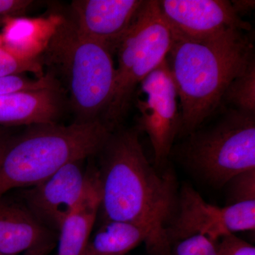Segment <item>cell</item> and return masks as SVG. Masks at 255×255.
<instances>
[{
  "mask_svg": "<svg viewBox=\"0 0 255 255\" xmlns=\"http://www.w3.org/2000/svg\"><path fill=\"white\" fill-rule=\"evenodd\" d=\"M136 128L115 129L107 139L97 168L104 221L135 223L148 233L151 255H171L168 227L179 191L172 170L159 174L151 165Z\"/></svg>",
  "mask_w": 255,
  "mask_h": 255,
  "instance_id": "6da1fadb",
  "label": "cell"
},
{
  "mask_svg": "<svg viewBox=\"0 0 255 255\" xmlns=\"http://www.w3.org/2000/svg\"><path fill=\"white\" fill-rule=\"evenodd\" d=\"M174 38L166 62L180 105L179 136L184 137L219 110L230 84L255 61V52L241 31L205 41Z\"/></svg>",
  "mask_w": 255,
  "mask_h": 255,
  "instance_id": "7a4b0ae2",
  "label": "cell"
},
{
  "mask_svg": "<svg viewBox=\"0 0 255 255\" xmlns=\"http://www.w3.org/2000/svg\"><path fill=\"white\" fill-rule=\"evenodd\" d=\"M112 132L98 119L36 124L10 135L0 148V198L36 186L72 161L98 155Z\"/></svg>",
  "mask_w": 255,
  "mask_h": 255,
  "instance_id": "3957f363",
  "label": "cell"
},
{
  "mask_svg": "<svg viewBox=\"0 0 255 255\" xmlns=\"http://www.w3.org/2000/svg\"><path fill=\"white\" fill-rule=\"evenodd\" d=\"M38 58L65 87L77 122L102 120L115 86L116 66L108 48L82 36L71 18H60Z\"/></svg>",
  "mask_w": 255,
  "mask_h": 255,
  "instance_id": "277c9868",
  "label": "cell"
},
{
  "mask_svg": "<svg viewBox=\"0 0 255 255\" xmlns=\"http://www.w3.org/2000/svg\"><path fill=\"white\" fill-rule=\"evenodd\" d=\"M183 138L172 152L210 185L223 187L238 174L255 169V114L226 109L213 123Z\"/></svg>",
  "mask_w": 255,
  "mask_h": 255,
  "instance_id": "5b68a950",
  "label": "cell"
},
{
  "mask_svg": "<svg viewBox=\"0 0 255 255\" xmlns=\"http://www.w3.org/2000/svg\"><path fill=\"white\" fill-rule=\"evenodd\" d=\"M174 40L157 0H145L116 51L115 86L102 119L111 130L125 117L140 84L165 60Z\"/></svg>",
  "mask_w": 255,
  "mask_h": 255,
  "instance_id": "8992f818",
  "label": "cell"
},
{
  "mask_svg": "<svg viewBox=\"0 0 255 255\" xmlns=\"http://www.w3.org/2000/svg\"><path fill=\"white\" fill-rule=\"evenodd\" d=\"M136 128L145 132L153 149L156 167H162L179 137L181 113L177 88L166 59L149 74L135 92Z\"/></svg>",
  "mask_w": 255,
  "mask_h": 255,
  "instance_id": "52a82bcc",
  "label": "cell"
},
{
  "mask_svg": "<svg viewBox=\"0 0 255 255\" xmlns=\"http://www.w3.org/2000/svg\"><path fill=\"white\" fill-rule=\"evenodd\" d=\"M255 229V201L219 207L206 202L194 188L185 184L179 191L167 232L172 246L191 236H204L214 243L226 235Z\"/></svg>",
  "mask_w": 255,
  "mask_h": 255,
  "instance_id": "ba28073f",
  "label": "cell"
},
{
  "mask_svg": "<svg viewBox=\"0 0 255 255\" xmlns=\"http://www.w3.org/2000/svg\"><path fill=\"white\" fill-rule=\"evenodd\" d=\"M87 159L65 164L46 180L21 193V202L35 219L55 232L76 209L97 177V168L85 166Z\"/></svg>",
  "mask_w": 255,
  "mask_h": 255,
  "instance_id": "9c48e42d",
  "label": "cell"
},
{
  "mask_svg": "<svg viewBox=\"0 0 255 255\" xmlns=\"http://www.w3.org/2000/svg\"><path fill=\"white\" fill-rule=\"evenodd\" d=\"M174 36L205 41L237 31H250L227 0H157Z\"/></svg>",
  "mask_w": 255,
  "mask_h": 255,
  "instance_id": "30bf717a",
  "label": "cell"
},
{
  "mask_svg": "<svg viewBox=\"0 0 255 255\" xmlns=\"http://www.w3.org/2000/svg\"><path fill=\"white\" fill-rule=\"evenodd\" d=\"M144 0H74L71 18L77 29L89 39L117 51Z\"/></svg>",
  "mask_w": 255,
  "mask_h": 255,
  "instance_id": "8fae6325",
  "label": "cell"
},
{
  "mask_svg": "<svg viewBox=\"0 0 255 255\" xmlns=\"http://www.w3.org/2000/svg\"><path fill=\"white\" fill-rule=\"evenodd\" d=\"M58 233L38 222L22 202L0 198V254L46 255Z\"/></svg>",
  "mask_w": 255,
  "mask_h": 255,
  "instance_id": "7c38bea8",
  "label": "cell"
},
{
  "mask_svg": "<svg viewBox=\"0 0 255 255\" xmlns=\"http://www.w3.org/2000/svg\"><path fill=\"white\" fill-rule=\"evenodd\" d=\"M61 88L0 95V127L56 123L63 108Z\"/></svg>",
  "mask_w": 255,
  "mask_h": 255,
  "instance_id": "4fadbf2b",
  "label": "cell"
},
{
  "mask_svg": "<svg viewBox=\"0 0 255 255\" xmlns=\"http://www.w3.org/2000/svg\"><path fill=\"white\" fill-rule=\"evenodd\" d=\"M60 18H6L1 41L6 50L24 59H36L43 53Z\"/></svg>",
  "mask_w": 255,
  "mask_h": 255,
  "instance_id": "5bb4252c",
  "label": "cell"
},
{
  "mask_svg": "<svg viewBox=\"0 0 255 255\" xmlns=\"http://www.w3.org/2000/svg\"><path fill=\"white\" fill-rule=\"evenodd\" d=\"M100 206V194L97 174L91 187L62 225L58 232L56 255H86L87 245Z\"/></svg>",
  "mask_w": 255,
  "mask_h": 255,
  "instance_id": "9a60e30c",
  "label": "cell"
},
{
  "mask_svg": "<svg viewBox=\"0 0 255 255\" xmlns=\"http://www.w3.org/2000/svg\"><path fill=\"white\" fill-rule=\"evenodd\" d=\"M148 241L147 231L135 223L104 221L90 237L86 255H126Z\"/></svg>",
  "mask_w": 255,
  "mask_h": 255,
  "instance_id": "2e32d148",
  "label": "cell"
},
{
  "mask_svg": "<svg viewBox=\"0 0 255 255\" xmlns=\"http://www.w3.org/2000/svg\"><path fill=\"white\" fill-rule=\"evenodd\" d=\"M255 114V60L230 84L223 96L222 105Z\"/></svg>",
  "mask_w": 255,
  "mask_h": 255,
  "instance_id": "e0dca14e",
  "label": "cell"
},
{
  "mask_svg": "<svg viewBox=\"0 0 255 255\" xmlns=\"http://www.w3.org/2000/svg\"><path fill=\"white\" fill-rule=\"evenodd\" d=\"M43 68L38 58L24 59L16 56L3 46H0V78L32 73L36 78L44 76Z\"/></svg>",
  "mask_w": 255,
  "mask_h": 255,
  "instance_id": "ac0fdd59",
  "label": "cell"
},
{
  "mask_svg": "<svg viewBox=\"0 0 255 255\" xmlns=\"http://www.w3.org/2000/svg\"><path fill=\"white\" fill-rule=\"evenodd\" d=\"M227 184L229 204L255 201V169L238 174Z\"/></svg>",
  "mask_w": 255,
  "mask_h": 255,
  "instance_id": "d6986e66",
  "label": "cell"
},
{
  "mask_svg": "<svg viewBox=\"0 0 255 255\" xmlns=\"http://www.w3.org/2000/svg\"><path fill=\"white\" fill-rule=\"evenodd\" d=\"M49 80L46 77L31 79L23 75L0 78V95L16 92L36 91L50 87Z\"/></svg>",
  "mask_w": 255,
  "mask_h": 255,
  "instance_id": "ffe728a7",
  "label": "cell"
},
{
  "mask_svg": "<svg viewBox=\"0 0 255 255\" xmlns=\"http://www.w3.org/2000/svg\"><path fill=\"white\" fill-rule=\"evenodd\" d=\"M175 255H217L214 243L201 236H194L175 243Z\"/></svg>",
  "mask_w": 255,
  "mask_h": 255,
  "instance_id": "44dd1931",
  "label": "cell"
},
{
  "mask_svg": "<svg viewBox=\"0 0 255 255\" xmlns=\"http://www.w3.org/2000/svg\"><path fill=\"white\" fill-rule=\"evenodd\" d=\"M217 255H255V248L235 234H228L214 243Z\"/></svg>",
  "mask_w": 255,
  "mask_h": 255,
  "instance_id": "7402d4cb",
  "label": "cell"
},
{
  "mask_svg": "<svg viewBox=\"0 0 255 255\" xmlns=\"http://www.w3.org/2000/svg\"><path fill=\"white\" fill-rule=\"evenodd\" d=\"M33 2L30 0H0V26L6 18L22 16Z\"/></svg>",
  "mask_w": 255,
  "mask_h": 255,
  "instance_id": "603a6c76",
  "label": "cell"
},
{
  "mask_svg": "<svg viewBox=\"0 0 255 255\" xmlns=\"http://www.w3.org/2000/svg\"><path fill=\"white\" fill-rule=\"evenodd\" d=\"M231 5L235 12L241 16V14L251 12L255 9L254 0H236L231 1Z\"/></svg>",
  "mask_w": 255,
  "mask_h": 255,
  "instance_id": "cb8c5ba5",
  "label": "cell"
},
{
  "mask_svg": "<svg viewBox=\"0 0 255 255\" xmlns=\"http://www.w3.org/2000/svg\"><path fill=\"white\" fill-rule=\"evenodd\" d=\"M11 135V134L5 128L0 127V148Z\"/></svg>",
  "mask_w": 255,
  "mask_h": 255,
  "instance_id": "d4e9b609",
  "label": "cell"
},
{
  "mask_svg": "<svg viewBox=\"0 0 255 255\" xmlns=\"http://www.w3.org/2000/svg\"><path fill=\"white\" fill-rule=\"evenodd\" d=\"M1 45H2V41H1V35H0V46H1Z\"/></svg>",
  "mask_w": 255,
  "mask_h": 255,
  "instance_id": "484cf974",
  "label": "cell"
},
{
  "mask_svg": "<svg viewBox=\"0 0 255 255\" xmlns=\"http://www.w3.org/2000/svg\"><path fill=\"white\" fill-rule=\"evenodd\" d=\"M0 255H3L0 254Z\"/></svg>",
  "mask_w": 255,
  "mask_h": 255,
  "instance_id": "4316f807",
  "label": "cell"
}]
</instances>
